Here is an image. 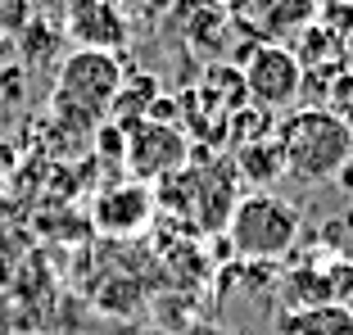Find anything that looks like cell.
I'll use <instances>...</instances> for the list:
<instances>
[{
  "mask_svg": "<svg viewBox=\"0 0 353 335\" xmlns=\"http://www.w3.org/2000/svg\"><path fill=\"white\" fill-rule=\"evenodd\" d=\"M91 150L104 159V163H123V154H127V132L118 123H109V118H104V123L91 132Z\"/></svg>",
  "mask_w": 353,
  "mask_h": 335,
  "instance_id": "obj_15",
  "label": "cell"
},
{
  "mask_svg": "<svg viewBox=\"0 0 353 335\" xmlns=\"http://www.w3.org/2000/svg\"><path fill=\"white\" fill-rule=\"evenodd\" d=\"M335 181H340V186H344V190H353V159H349V163H344V168H340V177H335Z\"/></svg>",
  "mask_w": 353,
  "mask_h": 335,
  "instance_id": "obj_17",
  "label": "cell"
},
{
  "mask_svg": "<svg viewBox=\"0 0 353 335\" xmlns=\"http://www.w3.org/2000/svg\"><path fill=\"white\" fill-rule=\"evenodd\" d=\"M240 77H245V95L250 105L263 114H285V109H299L303 95V59L290 45H250L245 63H240Z\"/></svg>",
  "mask_w": 353,
  "mask_h": 335,
  "instance_id": "obj_5",
  "label": "cell"
},
{
  "mask_svg": "<svg viewBox=\"0 0 353 335\" xmlns=\"http://www.w3.org/2000/svg\"><path fill=\"white\" fill-rule=\"evenodd\" d=\"M63 28L77 41V50L118 54L132 41V19H127L123 0H77L63 10Z\"/></svg>",
  "mask_w": 353,
  "mask_h": 335,
  "instance_id": "obj_9",
  "label": "cell"
},
{
  "mask_svg": "<svg viewBox=\"0 0 353 335\" xmlns=\"http://www.w3.org/2000/svg\"><path fill=\"white\" fill-rule=\"evenodd\" d=\"M236 177L250 181V186H272V181L285 177V159H281V145L276 136H263V141H250V145H236Z\"/></svg>",
  "mask_w": 353,
  "mask_h": 335,
  "instance_id": "obj_11",
  "label": "cell"
},
{
  "mask_svg": "<svg viewBox=\"0 0 353 335\" xmlns=\"http://www.w3.org/2000/svg\"><path fill=\"white\" fill-rule=\"evenodd\" d=\"M285 331L290 335H353V317L335 304H312V308H299V313L285 317Z\"/></svg>",
  "mask_w": 353,
  "mask_h": 335,
  "instance_id": "obj_13",
  "label": "cell"
},
{
  "mask_svg": "<svg viewBox=\"0 0 353 335\" xmlns=\"http://www.w3.org/2000/svg\"><path fill=\"white\" fill-rule=\"evenodd\" d=\"M326 304L344 308L353 317V258L326 263Z\"/></svg>",
  "mask_w": 353,
  "mask_h": 335,
  "instance_id": "obj_14",
  "label": "cell"
},
{
  "mask_svg": "<svg viewBox=\"0 0 353 335\" xmlns=\"http://www.w3.org/2000/svg\"><path fill=\"white\" fill-rule=\"evenodd\" d=\"M236 163L231 159H208L190 154V163L176 177L159 181L154 204L168 209L176 222H186L190 231H227V218L236 209Z\"/></svg>",
  "mask_w": 353,
  "mask_h": 335,
  "instance_id": "obj_3",
  "label": "cell"
},
{
  "mask_svg": "<svg viewBox=\"0 0 353 335\" xmlns=\"http://www.w3.org/2000/svg\"><path fill=\"white\" fill-rule=\"evenodd\" d=\"M276 145H281V159H285L290 177L322 186V181L340 177V168L353 159V123L340 118L335 109L299 105L281 118Z\"/></svg>",
  "mask_w": 353,
  "mask_h": 335,
  "instance_id": "obj_1",
  "label": "cell"
},
{
  "mask_svg": "<svg viewBox=\"0 0 353 335\" xmlns=\"http://www.w3.org/2000/svg\"><path fill=\"white\" fill-rule=\"evenodd\" d=\"M159 77L154 73H136V77H123V86H118V95H114V109H109V123H118L127 132V127H136V123H145L150 118V105L159 100Z\"/></svg>",
  "mask_w": 353,
  "mask_h": 335,
  "instance_id": "obj_12",
  "label": "cell"
},
{
  "mask_svg": "<svg viewBox=\"0 0 353 335\" xmlns=\"http://www.w3.org/2000/svg\"><path fill=\"white\" fill-rule=\"evenodd\" d=\"M123 59L104 50H73L54 68V91H50V118L73 132L91 136L95 127L109 118L114 95L123 86Z\"/></svg>",
  "mask_w": 353,
  "mask_h": 335,
  "instance_id": "obj_2",
  "label": "cell"
},
{
  "mask_svg": "<svg viewBox=\"0 0 353 335\" xmlns=\"http://www.w3.org/2000/svg\"><path fill=\"white\" fill-rule=\"evenodd\" d=\"M145 5H150V14H154V19H163V14H168V10H172L176 0H145Z\"/></svg>",
  "mask_w": 353,
  "mask_h": 335,
  "instance_id": "obj_16",
  "label": "cell"
},
{
  "mask_svg": "<svg viewBox=\"0 0 353 335\" xmlns=\"http://www.w3.org/2000/svg\"><path fill=\"white\" fill-rule=\"evenodd\" d=\"M154 186H145V181H114V186H104L100 195H95L91 204V222L95 231H104V236H136V231H145L150 222H154Z\"/></svg>",
  "mask_w": 353,
  "mask_h": 335,
  "instance_id": "obj_10",
  "label": "cell"
},
{
  "mask_svg": "<svg viewBox=\"0 0 353 335\" xmlns=\"http://www.w3.org/2000/svg\"><path fill=\"white\" fill-rule=\"evenodd\" d=\"M159 23L172 41H181L190 54H199L208 63H222V50H227L222 41H231V32H236L222 0H176Z\"/></svg>",
  "mask_w": 353,
  "mask_h": 335,
  "instance_id": "obj_8",
  "label": "cell"
},
{
  "mask_svg": "<svg viewBox=\"0 0 353 335\" xmlns=\"http://www.w3.org/2000/svg\"><path fill=\"white\" fill-rule=\"evenodd\" d=\"M54 5H63V10H68V5H77V0H54Z\"/></svg>",
  "mask_w": 353,
  "mask_h": 335,
  "instance_id": "obj_18",
  "label": "cell"
},
{
  "mask_svg": "<svg viewBox=\"0 0 353 335\" xmlns=\"http://www.w3.org/2000/svg\"><path fill=\"white\" fill-rule=\"evenodd\" d=\"M231 28L250 45H281L317 23L322 0H222Z\"/></svg>",
  "mask_w": 353,
  "mask_h": 335,
  "instance_id": "obj_6",
  "label": "cell"
},
{
  "mask_svg": "<svg viewBox=\"0 0 353 335\" xmlns=\"http://www.w3.org/2000/svg\"><path fill=\"white\" fill-rule=\"evenodd\" d=\"M299 209L290 199L254 190V195L236 199V209L227 218V245L245 263H276L294 250L299 241Z\"/></svg>",
  "mask_w": 353,
  "mask_h": 335,
  "instance_id": "obj_4",
  "label": "cell"
},
{
  "mask_svg": "<svg viewBox=\"0 0 353 335\" xmlns=\"http://www.w3.org/2000/svg\"><path fill=\"white\" fill-rule=\"evenodd\" d=\"M190 136L181 127H168V123H136L127 127V154L123 168L132 172V181H145V186H159V181L176 177L181 168L190 163Z\"/></svg>",
  "mask_w": 353,
  "mask_h": 335,
  "instance_id": "obj_7",
  "label": "cell"
}]
</instances>
